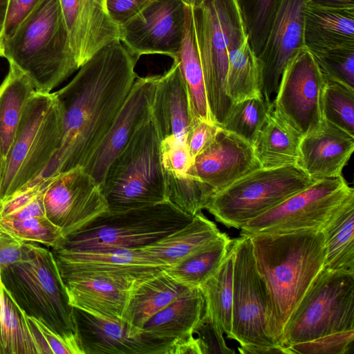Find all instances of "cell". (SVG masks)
<instances>
[{"instance_id":"cell-1","label":"cell","mask_w":354,"mask_h":354,"mask_svg":"<svg viewBox=\"0 0 354 354\" xmlns=\"http://www.w3.org/2000/svg\"><path fill=\"white\" fill-rule=\"evenodd\" d=\"M138 59L115 41L95 53L75 77L54 92L62 118L59 147L36 181L84 167L120 112L138 77Z\"/></svg>"},{"instance_id":"cell-2","label":"cell","mask_w":354,"mask_h":354,"mask_svg":"<svg viewBox=\"0 0 354 354\" xmlns=\"http://www.w3.org/2000/svg\"><path fill=\"white\" fill-rule=\"evenodd\" d=\"M248 236L257 270L268 292L269 334L283 346L288 320L324 268V235L320 230H306Z\"/></svg>"},{"instance_id":"cell-3","label":"cell","mask_w":354,"mask_h":354,"mask_svg":"<svg viewBox=\"0 0 354 354\" xmlns=\"http://www.w3.org/2000/svg\"><path fill=\"white\" fill-rule=\"evenodd\" d=\"M3 57L23 71L36 91H50L79 69L59 0H44L10 37Z\"/></svg>"},{"instance_id":"cell-4","label":"cell","mask_w":354,"mask_h":354,"mask_svg":"<svg viewBox=\"0 0 354 354\" xmlns=\"http://www.w3.org/2000/svg\"><path fill=\"white\" fill-rule=\"evenodd\" d=\"M1 279L28 316L59 335L77 334L74 308L49 248L26 242L22 258L2 270Z\"/></svg>"},{"instance_id":"cell-5","label":"cell","mask_w":354,"mask_h":354,"mask_svg":"<svg viewBox=\"0 0 354 354\" xmlns=\"http://www.w3.org/2000/svg\"><path fill=\"white\" fill-rule=\"evenodd\" d=\"M62 137V113L54 93L35 91L26 104L3 160L0 201L41 176L57 151Z\"/></svg>"},{"instance_id":"cell-6","label":"cell","mask_w":354,"mask_h":354,"mask_svg":"<svg viewBox=\"0 0 354 354\" xmlns=\"http://www.w3.org/2000/svg\"><path fill=\"white\" fill-rule=\"evenodd\" d=\"M160 142L150 121L137 131L112 161L101 186L109 212L169 201Z\"/></svg>"},{"instance_id":"cell-7","label":"cell","mask_w":354,"mask_h":354,"mask_svg":"<svg viewBox=\"0 0 354 354\" xmlns=\"http://www.w3.org/2000/svg\"><path fill=\"white\" fill-rule=\"evenodd\" d=\"M193 216L169 201L120 212H105L66 237L73 250H138L184 227Z\"/></svg>"},{"instance_id":"cell-8","label":"cell","mask_w":354,"mask_h":354,"mask_svg":"<svg viewBox=\"0 0 354 354\" xmlns=\"http://www.w3.org/2000/svg\"><path fill=\"white\" fill-rule=\"evenodd\" d=\"M192 13L209 111L221 127L233 104L227 93V49L246 26L236 0H202Z\"/></svg>"},{"instance_id":"cell-9","label":"cell","mask_w":354,"mask_h":354,"mask_svg":"<svg viewBox=\"0 0 354 354\" xmlns=\"http://www.w3.org/2000/svg\"><path fill=\"white\" fill-rule=\"evenodd\" d=\"M315 181L298 165L261 167L216 193L205 209L226 227L241 229Z\"/></svg>"},{"instance_id":"cell-10","label":"cell","mask_w":354,"mask_h":354,"mask_svg":"<svg viewBox=\"0 0 354 354\" xmlns=\"http://www.w3.org/2000/svg\"><path fill=\"white\" fill-rule=\"evenodd\" d=\"M354 330V274L323 268L291 314L282 345Z\"/></svg>"},{"instance_id":"cell-11","label":"cell","mask_w":354,"mask_h":354,"mask_svg":"<svg viewBox=\"0 0 354 354\" xmlns=\"http://www.w3.org/2000/svg\"><path fill=\"white\" fill-rule=\"evenodd\" d=\"M354 189L341 176L316 180L313 185L246 223L240 236L320 230L350 198Z\"/></svg>"},{"instance_id":"cell-12","label":"cell","mask_w":354,"mask_h":354,"mask_svg":"<svg viewBox=\"0 0 354 354\" xmlns=\"http://www.w3.org/2000/svg\"><path fill=\"white\" fill-rule=\"evenodd\" d=\"M232 329L229 339L243 346H273L268 330V298L255 266L250 236L233 239Z\"/></svg>"},{"instance_id":"cell-13","label":"cell","mask_w":354,"mask_h":354,"mask_svg":"<svg viewBox=\"0 0 354 354\" xmlns=\"http://www.w3.org/2000/svg\"><path fill=\"white\" fill-rule=\"evenodd\" d=\"M325 83L316 59L308 50L291 59L281 75L272 108L303 137L317 131L324 121Z\"/></svg>"},{"instance_id":"cell-14","label":"cell","mask_w":354,"mask_h":354,"mask_svg":"<svg viewBox=\"0 0 354 354\" xmlns=\"http://www.w3.org/2000/svg\"><path fill=\"white\" fill-rule=\"evenodd\" d=\"M46 180L44 192L46 216L66 237L109 212L101 185L82 167Z\"/></svg>"},{"instance_id":"cell-15","label":"cell","mask_w":354,"mask_h":354,"mask_svg":"<svg viewBox=\"0 0 354 354\" xmlns=\"http://www.w3.org/2000/svg\"><path fill=\"white\" fill-rule=\"evenodd\" d=\"M184 0H151L136 15L120 26V41L138 59L144 55L178 57L183 41Z\"/></svg>"},{"instance_id":"cell-16","label":"cell","mask_w":354,"mask_h":354,"mask_svg":"<svg viewBox=\"0 0 354 354\" xmlns=\"http://www.w3.org/2000/svg\"><path fill=\"white\" fill-rule=\"evenodd\" d=\"M309 0H278L271 27L257 55L266 101L277 93L281 75L304 44V11Z\"/></svg>"},{"instance_id":"cell-17","label":"cell","mask_w":354,"mask_h":354,"mask_svg":"<svg viewBox=\"0 0 354 354\" xmlns=\"http://www.w3.org/2000/svg\"><path fill=\"white\" fill-rule=\"evenodd\" d=\"M51 250L62 277L93 275L136 285L163 270L138 249Z\"/></svg>"},{"instance_id":"cell-18","label":"cell","mask_w":354,"mask_h":354,"mask_svg":"<svg viewBox=\"0 0 354 354\" xmlns=\"http://www.w3.org/2000/svg\"><path fill=\"white\" fill-rule=\"evenodd\" d=\"M158 75L138 77L109 131L83 167L102 186L107 169L137 131L151 121Z\"/></svg>"},{"instance_id":"cell-19","label":"cell","mask_w":354,"mask_h":354,"mask_svg":"<svg viewBox=\"0 0 354 354\" xmlns=\"http://www.w3.org/2000/svg\"><path fill=\"white\" fill-rule=\"evenodd\" d=\"M261 168L252 145L219 127L210 145L193 159L187 174L211 186L216 193Z\"/></svg>"},{"instance_id":"cell-20","label":"cell","mask_w":354,"mask_h":354,"mask_svg":"<svg viewBox=\"0 0 354 354\" xmlns=\"http://www.w3.org/2000/svg\"><path fill=\"white\" fill-rule=\"evenodd\" d=\"M84 354H167L172 342L136 335L124 320L106 319L74 308Z\"/></svg>"},{"instance_id":"cell-21","label":"cell","mask_w":354,"mask_h":354,"mask_svg":"<svg viewBox=\"0 0 354 354\" xmlns=\"http://www.w3.org/2000/svg\"><path fill=\"white\" fill-rule=\"evenodd\" d=\"M69 44L80 68L105 46L120 41L106 0H59Z\"/></svg>"},{"instance_id":"cell-22","label":"cell","mask_w":354,"mask_h":354,"mask_svg":"<svg viewBox=\"0 0 354 354\" xmlns=\"http://www.w3.org/2000/svg\"><path fill=\"white\" fill-rule=\"evenodd\" d=\"M193 120L187 88L177 58L158 75L151 106V122L160 140L174 137L186 142Z\"/></svg>"},{"instance_id":"cell-23","label":"cell","mask_w":354,"mask_h":354,"mask_svg":"<svg viewBox=\"0 0 354 354\" xmlns=\"http://www.w3.org/2000/svg\"><path fill=\"white\" fill-rule=\"evenodd\" d=\"M353 150L354 136L324 119L302 138L298 166L315 180L341 176Z\"/></svg>"},{"instance_id":"cell-24","label":"cell","mask_w":354,"mask_h":354,"mask_svg":"<svg viewBox=\"0 0 354 354\" xmlns=\"http://www.w3.org/2000/svg\"><path fill=\"white\" fill-rule=\"evenodd\" d=\"M62 278L73 308L103 319L124 320L129 293L135 285L93 275Z\"/></svg>"},{"instance_id":"cell-25","label":"cell","mask_w":354,"mask_h":354,"mask_svg":"<svg viewBox=\"0 0 354 354\" xmlns=\"http://www.w3.org/2000/svg\"><path fill=\"white\" fill-rule=\"evenodd\" d=\"M304 44L314 56L354 48V7L318 5L310 0L304 11Z\"/></svg>"},{"instance_id":"cell-26","label":"cell","mask_w":354,"mask_h":354,"mask_svg":"<svg viewBox=\"0 0 354 354\" xmlns=\"http://www.w3.org/2000/svg\"><path fill=\"white\" fill-rule=\"evenodd\" d=\"M220 234L216 224L199 212L184 227L138 250L164 270L180 262Z\"/></svg>"},{"instance_id":"cell-27","label":"cell","mask_w":354,"mask_h":354,"mask_svg":"<svg viewBox=\"0 0 354 354\" xmlns=\"http://www.w3.org/2000/svg\"><path fill=\"white\" fill-rule=\"evenodd\" d=\"M205 308L199 288H187L176 299L151 317L142 333L154 338L174 342L193 334Z\"/></svg>"},{"instance_id":"cell-28","label":"cell","mask_w":354,"mask_h":354,"mask_svg":"<svg viewBox=\"0 0 354 354\" xmlns=\"http://www.w3.org/2000/svg\"><path fill=\"white\" fill-rule=\"evenodd\" d=\"M303 136L282 119L272 104L252 147L261 168L298 165Z\"/></svg>"},{"instance_id":"cell-29","label":"cell","mask_w":354,"mask_h":354,"mask_svg":"<svg viewBox=\"0 0 354 354\" xmlns=\"http://www.w3.org/2000/svg\"><path fill=\"white\" fill-rule=\"evenodd\" d=\"M187 288L163 270L136 284L129 291L123 319L136 335L153 315L176 299Z\"/></svg>"},{"instance_id":"cell-30","label":"cell","mask_w":354,"mask_h":354,"mask_svg":"<svg viewBox=\"0 0 354 354\" xmlns=\"http://www.w3.org/2000/svg\"><path fill=\"white\" fill-rule=\"evenodd\" d=\"M227 53V93L232 103L263 96L257 56L251 47L246 28L236 35Z\"/></svg>"},{"instance_id":"cell-31","label":"cell","mask_w":354,"mask_h":354,"mask_svg":"<svg viewBox=\"0 0 354 354\" xmlns=\"http://www.w3.org/2000/svg\"><path fill=\"white\" fill-rule=\"evenodd\" d=\"M0 354H46L27 314L0 282Z\"/></svg>"},{"instance_id":"cell-32","label":"cell","mask_w":354,"mask_h":354,"mask_svg":"<svg viewBox=\"0 0 354 354\" xmlns=\"http://www.w3.org/2000/svg\"><path fill=\"white\" fill-rule=\"evenodd\" d=\"M35 91L29 77L9 63L8 73L0 84V157L3 160L14 141L26 104Z\"/></svg>"},{"instance_id":"cell-33","label":"cell","mask_w":354,"mask_h":354,"mask_svg":"<svg viewBox=\"0 0 354 354\" xmlns=\"http://www.w3.org/2000/svg\"><path fill=\"white\" fill-rule=\"evenodd\" d=\"M354 196L347 200L323 226L324 268L354 274Z\"/></svg>"},{"instance_id":"cell-34","label":"cell","mask_w":354,"mask_h":354,"mask_svg":"<svg viewBox=\"0 0 354 354\" xmlns=\"http://www.w3.org/2000/svg\"><path fill=\"white\" fill-rule=\"evenodd\" d=\"M176 58L179 62L181 74L187 88L193 119L213 122L207 102L203 73L196 39L192 7L187 3L183 41Z\"/></svg>"},{"instance_id":"cell-35","label":"cell","mask_w":354,"mask_h":354,"mask_svg":"<svg viewBox=\"0 0 354 354\" xmlns=\"http://www.w3.org/2000/svg\"><path fill=\"white\" fill-rule=\"evenodd\" d=\"M234 259L232 243L218 269L199 287L205 301L203 314L228 339L232 329Z\"/></svg>"},{"instance_id":"cell-36","label":"cell","mask_w":354,"mask_h":354,"mask_svg":"<svg viewBox=\"0 0 354 354\" xmlns=\"http://www.w3.org/2000/svg\"><path fill=\"white\" fill-rule=\"evenodd\" d=\"M232 241L227 234L221 232L201 249L163 271L187 288H199L218 269Z\"/></svg>"},{"instance_id":"cell-37","label":"cell","mask_w":354,"mask_h":354,"mask_svg":"<svg viewBox=\"0 0 354 354\" xmlns=\"http://www.w3.org/2000/svg\"><path fill=\"white\" fill-rule=\"evenodd\" d=\"M168 201L185 213L194 216L216 194L209 185L187 173L165 171Z\"/></svg>"},{"instance_id":"cell-38","label":"cell","mask_w":354,"mask_h":354,"mask_svg":"<svg viewBox=\"0 0 354 354\" xmlns=\"http://www.w3.org/2000/svg\"><path fill=\"white\" fill-rule=\"evenodd\" d=\"M270 105L263 96L249 97L233 103L221 127L252 145L266 119Z\"/></svg>"},{"instance_id":"cell-39","label":"cell","mask_w":354,"mask_h":354,"mask_svg":"<svg viewBox=\"0 0 354 354\" xmlns=\"http://www.w3.org/2000/svg\"><path fill=\"white\" fill-rule=\"evenodd\" d=\"M0 231L25 242L37 243L51 249L62 245L66 236L46 216L0 219Z\"/></svg>"},{"instance_id":"cell-40","label":"cell","mask_w":354,"mask_h":354,"mask_svg":"<svg viewBox=\"0 0 354 354\" xmlns=\"http://www.w3.org/2000/svg\"><path fill=\"white\" fill-rule=\"evenodd\" d=\"M322 111L325 120L354 136V89L326 79Z\"/></svg>"},{"instance_id":"cell-41","label":"cell","mask_w":354,"mask_h":354,"mask_svg":"<svg viewBox=\"0 0 354 354\" xmlns=\"http://www.w3.org/2000/svg\"><path fill=\"white\" fill-rule=\"evenodd\" d=\"M244 20L249 41L257 56L268 35L278 0H236Z\"/></svg>"},{"instance_id":"cell-42","label":"cell","mask_w":354,"mask_h":354,"mask_svg":"<svg viewBox=\"0 0 354 354\" xmlns=\"http://www.w3.org/2000/svg\"><path fill=\"white\" fill-rule=\"evenodd\" d=\"M47 180H39L0 201V219L46 216L44 192Z\"/></svg>"},{"instance_id":"cell-43","label":"cell","mask_w":354,"mask_h":354,"mask_svg":"<svg viewBox=\"0 0 354 354\" xmlns=\"http://www.w3.org/2000/svg\"><path fill=\"white\" fill-rule=\"evenodd\" d=\"M327 80L354 89V48H342L314 56Z\"/></svg>"},{"instance_id":"cell-44","label":"cell","mask_w":354,"mask_h":354,"mask_svg":"<svg viewBox=\"0 0 354 354\" xmlns=\"http://www.w3.org/2000/svg\"><path fill=\"white\" fill-rule=\"evenodd\" d=\"M354 330L328 334L288 347L290 354H349L353 348Z\"/></svg>"},{"instance_id":"cell-45","label":"cell","mask_w":354,"mask_h":354,"mask_svg":"<svg viewBox=\"0 0 354 354\" xmlns=\"http://www.w3.org/2000/svg\"><path fill=\"white\" fill-rule=\"evenodd\" d=\"M28 317L44 344L46 354H84L78 334L71 336L59 335L39 319Z\"/></svg>"},{"instance_id":"cell-46","label":"cell","mask_w":354,"mask_h":354,"mask_svg":"<svg viewBox=\"0 0 354 354\" xmlns=\"http://www.w3.org/2000/svg\"><path fill=\"white\" fill-rule=\"evenodd\" d=\"M160 155L165 171L187 173L193 162L186 142L174 137L161 140Z\"/></svg>"},{"instance_id":"cell-47","label":"cell","mask_w":354,"mask_h":354,"mask_svg":"<svg viewBox=\"0 0 354 354\" xmlns=\"http://www.w3.org/2000/svg\"><path fill=\"white\" fill-rule=\"evenodd\" d=\"M193 333L197 335L196 337L200 342L203 354L236 353L234 349L227 346L223 334L214 327L204 314L195 326Z\"/></svg>"},{"instance_id":"cell-48","label":"cell","mask_w":354,"mask_h":354,"mask_svg":"<svg viewBox=\"0 0 354 354\" xmlns=\"http://www.w3.org/2000/svg\"><path fill=\"white\" fill-rule=\"evenodd\" d=\"M219 127L212 121L192 120L187 133L186 144L193 159L210 145Z\"/></svg>"},{"instance_id":"cell-49","label":"cell","mask_w":354,"mask_h":354,"mask_svg":"<svg viewBox=\"0 0 354 354\" xmlns=\"http://www.w3.org/2000/svg\"><path fill=\"white\" fill-rule=\"evenodd\" d=\"M44 0H8L3 40L15 34Z\"/></svg>"},{"instance_id":"cell-50","label":"cell","mask_w":354,"mask_h":354,"mask_svg":"<svg viewBox=\"0 0 354 354\" xmlns=\"http://www.w3.org/2000/svg\"><path fill=\"white\" fill-rule=\"evenodd\" d=\"M151 0H106L108 12L120 26L136 15Z\"/></svg>"},{"instance_id":"cell-51","label":"cell","mask_w":354,"mask_h":354,"mask_svg":"<svg viewBox=\"0 0 354 354\" xmlns=\"http://www.w3.org/2000/svg\"><path fill=\"white\" fill-rule=\"evenodd\" d=\"M25 243L0 231V272L22 258Z\"/></svg>"},{"instance_id":"cell-52","label":"cell","mask_w":354,"mask_h":354,"mask_svg":"<svg viewBox=\"0 0 354 354\" xmlns=\"http://www.w3.org/2000/svg\"><path fill=\"white\" fill-rule=\"evenodd\" d=\"M167 354H203L200 342L194 334L174 341Z\"/></svg>"},{"instance_id":"cell-53","label":"cell","mask_w":354,"mask_h":354,"mask_svg":"<svg viewBox=\"0 0 354 354\" xmlns=\"http://www.w3.org/2000/svg\"><path fill=\"white\" fill-rule=\"evenodd\" d=\"M238 351L241 354H290L287 346H243L240 345Z\"/></svg>"},{"instance_id":"cell-54","label":"cell","mask_w":354,"mask_h":354,"mask_svg":"<svg viewBox=\"0 0 354 354\" xmlns=\"http://www.w3.org/2000/svg\"><path fill=\"white\" fill-rule=\"evenodd\" d=\"M311 2L324 6L350 8L354 7V0H310Z\"/></svg>"},{"instance_id":"cell-55","label":"cell","mask_w":354,"mask_h":354,"mask_svg":"<svg viewBox=\"0 0 354 354\" xmlns=\"http://www.w3.org/2000/svg\"><path fill=\"white\" fill-rule=\"evenodd\" d=\"M8 0H0V39L3 40Z\"/></svg>"},{"instance_id":"cell-56","label":"cell","mask_w":354,"mask_h":354,"mask_svg":"<svg viewBox=\"0 0 354 354\" xmlns=\"http://www.w3.org/2000/svg\"><path fill=\"white\" fill-rule=\"evenodd\" d=\"M3 175V160L0 157V192Z\"/></svg>"},{"instance_id":"cell-57","label":"cell","mask_w":354,"mask_h":354,"mask_svg":"<svg viewBox=\"0 0 354 354\" xmlns=\"http://www.w3.org/2000/svg\"><path fill=\"white\" fill-rule=\"evenodd\" d=\"M185 2L192 6V7H196V6H198L202 1V0H184Z\"/></svg>"},{"instance_id":"cell-58","label":"cell","mask_w":354,"mask_h":354,"mask_svg":"<svg viewBox=\"0 0 354 354\" xmlns=\"http://www.w3.org/2000/svg\"><path fill=\"white\" fill-rule=\"evenodd\" d=\"M0 57H3V40L0 39Z\"/></svg>"}]
</instances>
